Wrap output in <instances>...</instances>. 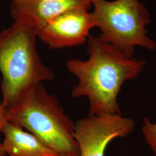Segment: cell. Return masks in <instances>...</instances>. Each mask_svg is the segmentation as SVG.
Masks as SVG:
<instances>
[{
    "label": "cell",
    "mask_w": 156,
    "mask_h": 156,
    "mask_svg": "<svg viewBox=\"0 0 156 156\" xmlns=\"http://www.w3.org/2000/svg\"><path fill=\"white\" fill-rule=\"evenodd\" d=\"M87 51L86 60L66 62L68 71L78 79L71 97L89 99V116L122 114L118 95L126 82L139 77L146 61L128 57L100 36L90 35Z\"/></svg>",
    "instance_id": "1"
},
{
    "label": "cell",
    "mask_w": 156,
    "mask_h": 156,
    "mask_svg": "<svg viewBox=\"0 0 156 156\" xmlns=\"http://www.w3.org/2000/svg\"><path fill=\"white\" fill-rule=\"evenodd\" d=\"M94 27L89 10L74 9L47 23L37 30V37L51 49H60L83 44Z\"/></svg>",
    "instance_id": "6"
},
{
    "label": "cell",
    "mask_w": 156,
    "mask_h": 156,
    "mask_svg": "<svg viewBox=\"0 0 156 156\" xmlns=\"http://www.w3.org/2000/svg\"><path fill=\"white\" fill-rule=\"evenodd\" d=\"M8 113L9 122L33 134L57 154L80 156L74 136L75 123L43 83L28 90L15 105L8 108Z\"/></svg>",
    "instance_id": "3"
},
{
    "label": "cell",
    "mask_w": 156,
    "mask_h": 156,
    "mask_svg": "<svg viewBox=\"0 0 156 156\" xmlns=\"http://www.w3.org/2000/svg\"><path fill=\"white\" fill-rule=\"evenodd\" d=\"M91 12L100 37L116 47L128 57H133L135 48L156 49V42L147 35L150 15L139 0H91Z\"/></svg>",
    "instance_id": "4"
},
{
    "label": "cell",
    "mask_w": 156,
    "mask_h": 156,
    "mask_svg": "<svg viewBox=\"0 0 156 156\" xmlns=\"http://www.w3.org/2000/svg\"><path fill=\"white\" fill-rule=\"evenodd\" d=\"M62 156V155H59V154H57L56 156Z\"/></svg>",
    "instance_id": "11"
},
{
    "label": "cell",
    "mask_w": 156,
    "mask_h": 156,
    "mask_svg": "<svg viewBox=\"0 0 156 156\" xmlns=\"http://www.w3.org/2000/svg\"><path fill=\"white\" fill-rule=\"evenodd\" d=\"M91 6V0H11V14L14 22L38 30L64 12Z\"/></svg>",
    "instance_id": "7"
},
{
    "label": "cell",
    "mask_w": 156,
    "mask_h": 156,
    "mask_svg": "<svg viewBox=\"0 0 156 156\" xmlns=\"http://www.w3.org/2000/svg\"><path fill=\"white\" fill-rule=\"evenodd\" d=\"M142 132L146 143L156 155V123L151 122L147 117H144Z\"/></svg>",
    "instance_id": "9"
},
{
    "label": "cell",
    "mask_w": 156,
    "mask_h": 156,
    "mask_svg": "<svg viewBox=\"0 0 156 156\" xmlns=\"http://www.w3.org/2000/svg\"><path fill=\"white\" fill-rule=\"evenodd\" d=\"M1 133L2 142L6 154L9 156H55L57 154L44 145L33 134L16 124L8 122Z\"/></svg>",
    "instance_id": "8"
},
{
    "label": "cell",
    "mask_w": 156,
    "mask_h": 156,
    "mask_svg": "<svg viewBox=\"0 0 156 156\" xmlns=\"http://www.w3.org/2000/svg\"><path fill=\"white\" fill-rule=\"evenodd\" d=\"M8 122H9L8 108L1 102L0 103V133L4 125ZM5 155L2 144L0 142V156H5Z\"/></svg>",
    "instance_id": "10"
},
{
    "label": "cell",
    "mask_w": 156,
    "mask_h": 156,
    "mask_svg": "<svg viewBox=\"0 0 156 156\" xmlns=\"http://www.w3.org/2000/svg\"><path fill=\"white\" fill-rule=\"evenodd\" d=\"M37 39V30L22 23L14 22L0 31L2 102L8 108L34 86L55 77L40 57Z\"/></svg>",
    "instance_id": "2"
},
{
    "label": "cell",
    "mask_w": 156,
    "mask_h": 156,
    "mask_svg": "<svg viewBox=\"0 0 156 156\" xmlns=\"http://www.w3.org/2000/svg\"><path fill=\"white\" fill-rule=\"evenodd\" d=\"M135 128L133 119L122 114L89 116L75 123L74 136L80 156H105L109 144L117 138H124Z\"/></svg>",
    "instance_id": "5"
}]
</instances>
